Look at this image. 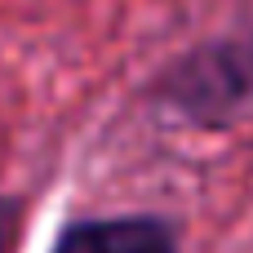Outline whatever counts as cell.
I'll return each instance as SVG.
<instances>
[{"label":"cell","instance_id":"obj_1","mask_svg":"<svg viewBox=\"0 0 253 253\" xmlns=\"http://www.w3.org/2000/svg\"><path fill=\"white\" fill-rule=\"evenodd\" d=\"M165 98L200 120H218L245 98H253V36L231 44H209L187 62H178L165 80Z\"/></svg>","mask_w":253,"mask_h":253},{"label":"cell","instance_id":"obj_2","mask_svg":"<svg viewBox=\"0 0 253 253\" xmlns=\"http://www.w3.org/2000/svg\"><path fill=\"white\" fill-rule=\"evenodd\" d=\"M53 253H178L173 236L147 218H107L62 231Z\"/></svg>","mask_w":253,"mask_h":253},{"label":"cell","instance_id":"obj_3","mask_svg":"<svg viewBox=\"0 0 253 253\" xmlns=\"http://www.w3.org/2000/svg\"><path fill=\"white\" fill-rule=\"evenodd\" d=\"M18 245V205L0 200V253H13Z\"/></svg>","mask_w":253,"mask_h":253}]
</instances>
